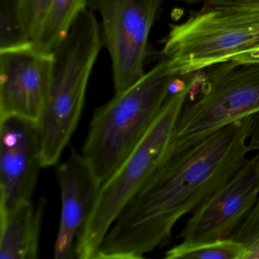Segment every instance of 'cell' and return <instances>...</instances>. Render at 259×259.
Listing matches in <instances>:
<instances>
[{"label": "cell", "instance_id": "3", "mask_svg": "<svg viewBox=\"0 0 259 259\" xmlns=\"http://www.w3.org/2000/svg\"><path fill=\"white\" fill-rule=\"evenodd\" d=\"M101 47L98 21L84 8L53 52L49 92L37 122L43 167L58 163L78 126L88 83Z\"/></svg>", "mask_w": 259, "mask_h": 259}, {"label": "cell", "instance_id": "12", "mask_svg": "<svg viewBox=\"0 0 259 259\" xmlns=\"http://www.w3.org/2000/svg\"><path fill=\"white\" fill-rule=\"evenodd\" d=\"M47 201H25L0 215V258L38 257L40 233Z\"/></svg>", "mask_w": 259, "mask_h": 259}, {"label": "cell", "instance_id": "20", "mask_svg": "<svg viewBox=\"0 0 259 259\" xmlns=\"http://www.w3.org/2000/svg\"><path fill=\"white\" fill-rule=\"evenodd\" d=\"M187 1L204 2L206 4H216V3H259V0H187Z\"/></svg>", "mask_w": 259, "mask_h": 259}, {"label": "cell", "instance_id": "11", "mask_svg": "<svg viewBox=\"0 0 259 259\" xmlns=\"http://www.w3.org/2000/svg\"><path fill=\"white\" fill-rule=\"evenodd\" d=\"M57 176L62 209L54 257L71 259L75 257L77 239L93 210L101 184L81 154L75 151L57 166Z\"/></svg>", "mask_w": 259, "mask_h": 259}, {"label": "cell", "instance_id": "4", "mask_svg": "<svg viewBox=\"0 0 259 259\" xmlns=\"http://www.w3.org/2000/svg\"><path fill=\"white\" fill-rule=\"evenodd\" d=\"M258 48L259 3H216L170 25L162 58L186 78Z\"/></svg>", "mask_w": 259, "mask_h": 259}, {"label": "cell", "instance_id": "2", "mask_svg": "<svg viewBox=\"0 0 259 259\" xmlns=\"http://www.w3.org/2000/svg\"><path fill=\"white\" fill-rule=\"evenodd\" d=\"M175 75L165 59L122 93L95 110L81 155L105 183L148 133L169 96Z\"/></svg>", "mask_w": 259, "mask_h": 259}, {"label": "cell", "instance_id": "18", "mask_svg": "<svg viewBox=\"0 0 259 259\" xmlns=\"http://www.w3.org/2000/svg\"><path fill=\"white\" fill-rule=\"evenodd\" d=\"M251 151H259V112L251 115V126L248 142Z\"/></svg>", "mask_w": 259, "mask_h": 259}, {"label": "cell", "instance_id": "8", "mask_svg": "<svg viewBox=\"0 0 259 259\" xmlns=\"http://www.w3.org/2000/svg\"><path fill=\"white\" fill-rule=\"evenodd\" d=\"M259 197V151L200 205L177 238L204 242L231 238Z\"/></svg>", "mask_w": 259, "mask_h": 259}, {"label": "cell", "instance_id": "19", "mask_svg": "<svg viewBox=\"0 0 259 259\" xmlns=\"http://www.w3.org/2000/svg\"><path fill=\"white\" fill-rule=\"evenodd\" d=\"M245 247L246 251L244 259H259V237Z\"/></svg>", "mask_w": 259, "mask_h": 259}, {"label": "cell", "instance_id": "14", "mask_svg": "<svg viewBox=\"0 0 259 259\" xmlns=\"http://www.w3.org/2000/svg\"><path fill=\"white\" fill-rule=\"evenodd\" d=\"M245 244L233 238L204 242H181L165 253L166 259H244Z\"/></svg>", "mask_w": 259, "mask_h": 259}, {"label": "cell", "instance_id": "5", "mask_svg": "<svg viewBox=\"0 0 259 259\" xmlns=\"http://www.w3.org/2000/svg\"><path fill=\"white\" fill-rule=\"evenodd\" d=\"M198 75L189 77L183 92L170 94L148 133L122 166L101 185L93 210L75 247V257L96 259L112 224L145 186L166 154L176 125Z\"/></svg>", "mask_w": 259, "mask_h": 259}, {"label": "cell", "instance_id": "16", "mask_svg": "<svg viewBox=\"0 0 259 259\" xmlns=\"http://www.w3.org/2000/svg\"><path fill=\"white\" fill-rule=\"evenodd\" d=\"M51 1L52 0H19L21 19L32 41L39 34Z\"/></svg>", "mask_w": 259, "mask_h": 259}, {"label": "cell", "instance_id": "10", "mask_svg": "<svg viewBox=\"0 0 259 259\" xmlns=\"http://www.w3.org/2000/svg\"><path fill=\"white\" fill-rule=\"evenodd\" d=\"M54 54L31 45L0 51V116L38 122L48 98Z\"/></svg>", "mask_w": 259, "mask_h": 259}, {"label": "cell", "instance_id": "6", "mask_svg": "<svg viewBox=\"0 0 259 259\" xmlns=\"http://www.w3.org/2000/svg\"><path fill=\"white\" fill-rule=\"evenodd\" d=\"M259 112V60L231 59L207 69L195 101L186 102L166 154L176 155L222 127Z\"/></svg>", "mask_w": 259, "mask_h": 259}, {"label": "cell", "instance_id": "7", "mask_svg": "<svg viewBox=\"0 0 259 259\" xmlns=\"http://www.w3.org/2000/svg\"><path fill=\"white\" fill-rule=\"evenodd\" d=\"M161 0H89L102 20L113 66L115 94L143 77L148 37Z\"/></svg>", "mask_w": 259, "mask_h": 259}, {"label": "cell", "instance_id": "1", "mask_svg": "<svg viewBox=\"0 0 259 259\" xmlns=\"http://www.w3.org/2000/svg\"><path fill=\"white\" fill-rule=\"evenodd\" d=\"M251 115L217 130L180 154H165L112 224L97 258H142L169 239L177 223L193 213L245 163L251 152Z\"/></svg>", "mask_w": 259, "mask_h": 259}, {"label": "cell", "instance_id": "9", "mask_svg": "<svg viewBox=\"0 0 259 259\" xmlns=\"http://www.w3.org/2000/svg\"><path fill=\"white\" fill-rule=\"evenodd\" d=\"M40 168L38 123L19 116H0V215L31 201Z\"/></svg>", "mask_w": 259, "mask_h": 259}, {"label": "cell", "instance_id": "17", "mask_svg": "<svg viewBox=\"0 0 259 259\" xmlns=\"http://www.w3.org/2000/svg\"><path fill=\"white\" fill-rule=\"evenodd\" d=\"M259 237V197L251 211L241 223L231 238L245 244V246Z\"/></svg>", "mask_w": 259, "mask_h": 259}, {"label": "cell", "instance_id": "15", "mask_svg": "<svg viewBox=\"0 0 259 259\" xmlns=\"http://www.w3.org/2000/svg\"><path fill=\"white\" fill-rule=\"evenodd\" d=\"M31 44L19 14V0H0V51Z\"/></svg>", "mask_w": 259, "mask_h": 259}, {"label": "cell", "instance_id": "13", "mask_svg": "<svg viewBox=\"0 0 259 259\" xmlns=\"http://www.w3.org/2000/svg\"><path fill=\"white\" fill-rule=\"evenodd\" d=\"M89 0H52L45 22L33 46L40 52L52 54L67 35Z\"/></svg>", "mask_w": 259, "mask_h": 259}]
</instances>
